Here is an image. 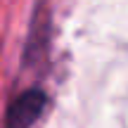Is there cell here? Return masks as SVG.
<instances>
[{
    "label": "cell",
    "mask_w": 128,
    "mask_h": 128,
    "mask_svg": "<svg viewBox=\"0 0 128 128\" xmlns=\"http://www.w3.org/2000/svg\"><path fill=\"white\" fill-rule=\"evenodd\" d=\"M48 107V95L40 88H28L19 92L7 107L5 114V126L7 128H31L43 116Z\"/></svg>",
    "instance_id": "cell-1"
}]
</instances>
